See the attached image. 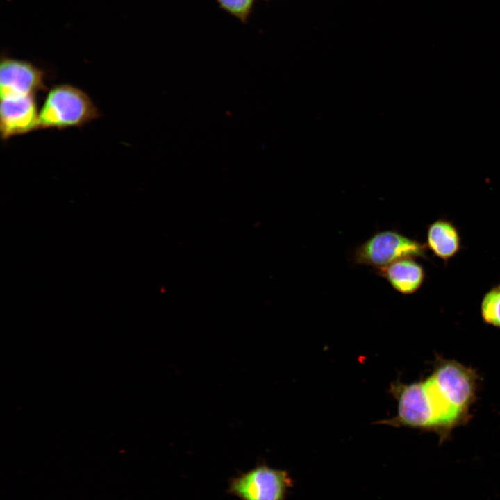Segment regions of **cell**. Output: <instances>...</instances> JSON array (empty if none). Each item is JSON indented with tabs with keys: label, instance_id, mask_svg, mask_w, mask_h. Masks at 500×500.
<instances>
[{
	"label": "cell",
	"instance_id": "cell-1",
	"mask_svg": "<svg viewBox=\"0 0 500 500\" xmlns=\"http://www.w3.org/2000/svg\"><path fill=\"white\" fill-rule=\"evenodd\" d=\"M100 114L90 97L69 84L52 87L39 110L38 129L81 127Z\"/></svg>",
	"mask_w": 500,
	"mask_h": 500
},
{
	"label": "cell",
	"instance_id": "cell-2",
	"mask_svg": "<svg viewBox=\"0 0 500 500\" xmlns=\"http://www.w3.org/2000/svg\"><path fill=\"white\" fill-rule=\"evenodd\" d=\"M431 380L451 406L467 421L476 400L480 376L469 367L453 360L437 357Z\"/></svg>",
	"mask_w": 500,
	"mask_h": 500
},
{
	"label": "cell",
	"instance_id": "cell-3",
	"mask_svg": "<svg viewBox=\"0 0 500 500\" xmlns=\"http://www.w3.org/2000/svg\"><path fill=\"white\" fill-rule=\"evenodd\" d=\"M426 244L410 238L395 230L378 231L358 246L352 256L356 265L374 269L403 258H427Z\"/></svg>",
	"mask_w": 500,
	"mask_h": 500
},
{
	"label": "cell",
	"instance_id": "cell-4",
	"mask_svg": "<svg viewBox=\"0 0 500 500\" xmlns=\"http://www.w3.org/2000/svg\"><path fill=\"white\" fill-rule=\"evenodd\" d=\"M398 406L394 417L382 422L395 427H408L438 435V422L424 380L404 384L396 383L390 387Z\"/></svg>",
	"mask_w": 500,
	"mask_h": 500
},
{
	"label": "cell",
	"instance_id": "cell-5",
	"mask_svg": "<svg viewBox=\"0 0 500 500\" xmlns=\"http://www.w3.org/2000/svg\"><path fill=\"white\" fill-rule=\"evenodd\" d=\"M292 485L287 471L259 464L231 478L228 492L240 500H285Z\"/></svg>",
	"mask_w": 500,
	"mask_h": 500
},
{
	"label": "cell",
	"instance_id": "cell-6",
	"mask_svg": "<svg viewBox=\"0 0 500 500\" xmlns=\"http://www.w3.org/2000/svg\"><path fill=\"white\" fill-rule=\"evenodd\" d=\"M35 95L1 97L0 131L3 140L38 129Z\"/></svg>",
	"mask_w": 500,
	"mask_h": 500
},
{
	"label": "cell",
	"instance_id": "cell-7",
	"mask_svg": "<svg viewBox=\"0 0 500 500\" xmlns=\"http://www.w3.org/2000/svg\"><path fill=\"white\" fill-rule=\"evenodd\" d=\"M44 72L31 62L3 56L0 64V94L36 95L46 90Z\"/></svg>",
	"mask_w": 500,
	"mask_h": 500
},
{
	"label": "cell",
	"instance_id": "cell-8",
	"mask_svg": "<svg viewBox=\"0 0 500 500\" xmlns=\"http://www.w3.org/2000/svg\"><path fill=\"white\" fill-rule=\"evenodd\" d=\"M415 258H403L384 267L374 269V272L385 278L390 285L402 294L415 293L423 285L425 271Z\"/></svg>",
	"mask_w": 500,
	"mask_h": 500
},
{
	"label": "cell",
	"instance_id": "cell-9",
	"mask_svg": "<svg viewBox=\"0 0 500 500\" xmlns=\"http://www.w3.org/2000/svg\"><path fill=\"white\" fill-rule=\"evenodd\" d=\"M426 244L435 256L447 262L460 250L461 238L451 222L440 219L428 226Z\"/></svg>",
	"mask_w": 500,
	"mask_h": 500
},
{
	"label": "cell",
	"instance_id": "cell-10",
	"mask_svg": "<svg viewBox=\"0 0 500 500\" xmlns=\"http://www.w3.org/2000/svg\"><path fill=\"white\" fill-rule=\"evenodd\" d=\"M480 310L485 323L500 329V284L492 287L485 294Z\"/></svg>",
	"mask_w": 500,
	"mask_h": 500
},
{
	"label": "cell",
	"instance_id": "cell-11",
	"mask_svg": "<svg viewBox=\"0 0 500 500\" xmlns=\"http://www.w3.org/2000/svg\"><path fill=\"white\" fill-rule=\"evenodd\" d=\"M220 7L245 22L251 12L254 0H217Z\"/></svg>",
	"mask_w": 500,
	"mask_h": 500
}]
</instances>
